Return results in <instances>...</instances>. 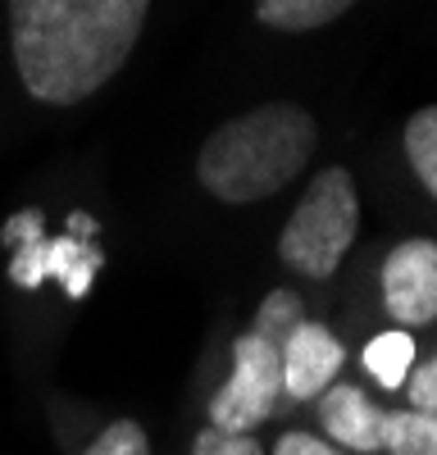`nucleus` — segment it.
<instances>
[{
	"label": "nucleus",
	"instance_id": "18",
	"mask_svg": "<svg viewBox=\"0 0 437 455\" xmlns=\"http://www.w3.org/2000/svg\"><path fill=\"white\" fill-rule=\"evenodd\" d=\"M274 455H342V451H333L328 442H319L310 433H282L278 446H274Z\"/></svg>",
	"mask_w": 437,
	"mask_h": 455
},
{
	"label": "nucleus",
	"instance_id": "7",
	"mask_svg": "<svg viewBox=\"0 0 437 455\" xmlns=\"http://www.w3.org/2000/svg\"><path fill=\"white\" fill-rule=\"evenodd\" d=\"M346 351L323 323H297V332L282 347V396L314 401L333 387Z\"/></svg>",
	"mask_w": 437,
	"mask_h": 455
},
{
	"label": "nucleus",
	"instance_id": "12",
	"mask_svg": "<svg viewBox=\"0 0 437 455\" xmlns=\"http://www.w3.org/2000/svg\"><path fill=\"white\" fill-rule=\"evenodd\" d=\"M297 323H306V306H301V296L297 291H287V287H278V291H269L265 300H260V310H255V337L260 341H269V347L282 355V347H287V337L297 332Z\"/></svg>",
	"mask_w": 437,
	"mask_h": 455
},
{
	"label": "nucleus",
	"instance_id": "3",
	"mask_svg": "<svg viewBox=\"0 0 437 455\" xmlns=\"http://www.w3.org/2000/svg\"><path fill=\"white\" fill-rule=\"evenodd\" d=\"M355 228H360V196H355L351 173L323 169L306 187L297 210H291L278 237V255L287 269H297L306 278H333L355 242Z\"/></svg>",
	"mask_w": 437,
	"mask_h": 455
},
{
	"label": "nucleus",
	"instance_id": "9",
	"mask_svg": "<svg viewBox=\"0 0 437 455\" xmlns=\"http://www.w3.org/2000/svg\"><path fill=\"white\" fill-rule=\"evenodd\" d=\"M351 5L355 0H255V14L278 32H310V28L333 23Z\"/></svg>",
	"mask_w": 437,
	"mask_h": 455
},
{
	"label": "nucleus",
	"instance_id": "2",
	"mask_svg": "<svg viewBox=\"0 0 437 455\" xmlns=\"http://www.w3.org/2000/svg\"><path fill=\"white\" fill-rule=\"evenodd\" d=\"M319 146V128L301 105H260L214 128L196 156V178L228 205L265 201L297 178Z\"/></svg>",
	"mask_w": 437,
	"mask_h": 455
},
{
	"label": "nucleus",
	"instance_id": "13",
	"mask_svg": "<svg viewBox=\"0 0 437 455\" xmlns=\"http://www.w3.org/2000/svg\"><path fill=\"white\" fill-rule=\"evenodd\" d=\"M406 156H410V169L419 173V182L437 196V105L419 109L406 124Z\"/></svg>",
	"mask_w": 437,
	"mask_h": 455
},
{
	"label": "nucleus",
	"instance_id": "19",
	"mask_svg": "<svg viewBox=\"0 0 437 455\" xmlns=\"http://www.w3.org/2000/svg\"><path fill=\"white\" fill-rule=\"evenodd\" d=\"M68 233H73V237H91V233H96V219L73 214V219H68Z\"/></svg>",
	"mask_w": 437,
	"mask_h": 455
},
{
	"label": "nucleus",
	"instance_id": "15",
	"mask_svg": "<svg viewBox=\"0 0 437 455\" xmlns=\"http://www.w3.org/2000/svg\"><path fill=\"white\" fill-rule=\"evenodd\" d=\"M192 455H265L260 442L250 433H224V428H205L192 442Z\"/></svg>",
	"mask_w": 437,
	"mask_h": 455
},
{
	"label": "nucleus",
	"instance_id": "11",
	"mask_svg": "<svg viewBox=\"0 0 437 455\" xmlns=\"http://www.w3.org/2000/svg\"><path fill=\"white\" fill-rule=\"evenodd\" d=\"M387 455H437V419L419 410H383Z\"/></svg>",
	"mask_w": 437,
	"mask_h": 455
},
{
	"label": "nucleus",
	"instance_id": "6",
	"mask_svg": "<svg viewBox=\"0 0 437 455\" xmlns=\"http://www.w3.org/2000/svg\"><path fill=\"white\" fill-rule=\"evenodd\" d=\"M100 269V251L91 242H78V237H60V242H32V246H19L14 259H10V278L19 287H42L46 278H60L64 291L78 300L91 291V278Z\"/></svg>",
	"mask_w": 437,
	"mask_h": 455
},
{
	"label": "nucleus",
	"instance_id": "16",
	"mask_svg": "<svg viewBox=\"0 0 437 455\" xmlns=\"http://www.w3.org/2000/svg\"><path fill=\"white\" fill-rule=\"evenodd\" d=\"M406 383H410V410L433 414V419H437V355L424 360L419 369H410Z\"/></svg>",
	"mask_w": 437,
	"mask_h": 455
},
{
	"label": "nucleus",
	"instance_id": "4",
	"mask_svg": "<svg viewBox=\"0 0 437 455\" xmlns=\"http://www.w3.org/2000/svg\"><path fill=\"white\" fill-rule=\"evenodd\" d=\"M282 396V355L255 332L233 341V373L210 401V428L250 433L260 428Z\"/></svg>",
	"mask_w": 437,
	"mask_h": 455
},
{
	"label": "nucleus",
	"instance_id": "14",
	"mask_svg": "<svg viewBox=\"0 0 437 455\" xmlns=\"http://www.w3.org/2000/svg\"><path fill=\"white\" fill-rule=\"evenodd\" d=\"M83 455H151V442H146V433H141V424H132V419H115L109 424Z\"/></svg>",
	"mask_w": 437,
	"mask_h": 455
},
{
	"label": "nucleus",
	"instance_id": "1",
	"mask_svg": "<svg viewBox=\"0 0 437 455\" xmlns=\"http://www.w3.org/2000/svg\"><path fill=\"white\" fill-rule=\"evenodd\" d=\"M28 96L78 105L128 64L151 0H5Z\"/></svg>",
	"mask_w": 437,
	"mask_h": 455
},
{
	"label": "nucleus",
	"instance_id": "17",
	"mask_svg": "<svg viewBox=\"0 0 437 455\" xmlns=\"http://www.w3.org/2000/svg\"><path fill=\"white\" fill-rule=\"evenodd\" d=\"M0 237H5L14 251H19V246H32V242H42V214H36V210L14 214V219L5 223V233H0Z\"/></svg>",
	"mask_w": 437,
	"mask_h": 455
},
{
	"label": "nucleus",
	"instance_id": "5",
	"mask_svg": "<svg viewBox=\"0 0 437 455\" xmlns=\"http://www.w3.org/2000/svg\"><path fill=\"white\" fill-rule=\"evenodd\" d=\"M383 306L396 323H433L437 319V242H401L383 264Z\"/></svg>",
	"mask_w": 437,
	"mask_h": 455
},
{
	"label": "nucleus",
	"instance_id": "10",
	"mask_svg": "<svg viewBox=\"0 0 437 455\" xmlns=\"http://www.w3.org/2000/svg\"><path fill=\"white\" fill-rule=\"evenodd\" d=\"M364 369H369L378 378V387H387V392L406 387V378L415 369V337L406 328L378 332L369 347H364Z\"/></svg>",
	"mask_w": 437,
	"mask_h": 455
},
{
	"label": "nucleus",
	"instance_id": "8",
	"mask_svg": "<svg viewBox=\"0 0 437 455\" xmlns=\"http://www.w3.org/2000/svg\"><path fill=\"white\" fill-rule=\"evenodd\" d=\"M319 419L346 451H360V455L383 451V410L369 405V396L351 383H338L319 396Z\"/></svg>",
	"mask_w": 437,
	"mask_h": 455
}]
</instances>
